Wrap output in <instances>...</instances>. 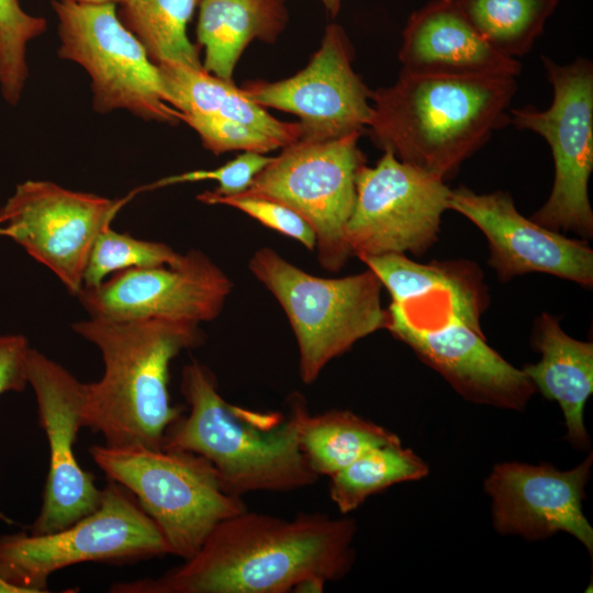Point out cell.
<instances>
[{
	"label": "cell",
	"mask_w": 593,
	"mask_h": 593,
	"mask_svg": "<svg viewBox=\"0 0 593 593\" xmlns=\"http://www.w3.org/2000/svg\"><path fill=\"white\" fill-rule=\"evenodd\" d=\"M356 523L322 513L292 519L249 512L217 524L201 548L163 575L116 582L113 593H287L320 577L338 581L355 561Z\"/></svg>",
	"instance_id": "1"
},
{
	"label": "cell",
	"mask_w": 593,
	"mask_h": 593,
	"mask_svg": "<svg viewBox=\"0 0 593 593\" xmlns=\"http://www.w3.org/2000/svg\"><path fill=\"white\" fill-rule=\"evenodd\" d=\"M180 389L189 413L169 426L161 449L202 456L237 496L291 492L317 482L300 447V427L309 412L302 395L292 394L286 412L234 405L220 394L212 371L197 360L183 367Z\"/></svg>",
	"instance_id": "2"
},
{
	"label": "cell",
	"mask_w": 593,
	"mask_h": 593,
	"mask_svg": "<svg viewBox=\"0 0 593 593\" xmlns=\"http://www.w3.org/2000/svg\"><path fill=\"white\" fill-rule=\"evenodd\" d=\"M515 77H455L406 70L371 90L367 127L373 144L399 160L447 180L492 135L511 124Z\"/></svg>",
	"instance_id": "3"
},
{
	"label": "cell",
	"mask_w": 593,
	"mask_h": 593,
	"mask_svg": "<svg viewBox=\"0 0 593 593\" xmlns=\"http://www.w3.org/2000/svg\"><path fill=\"white\" fill-rule=\"evenodd\" d=\"M72 331L97 346L104 371L85 383L83 425L112 447L161 449L167 429L183 413L169 398V366L202 344L199 325L161 318L75 322Z\"/></svg>",
	"instance_id": "4"
},
{
	"label": "cell",
	"mask_w": 593,
	"mask_h": 593,
	"mask_svg": "<svg viewBox=\"0 0 593 593\" xmlns=\"http://www.w3.org/2000/svg\"><path fill=\"white\" fill-rule=\"evenodd\" d=\"M248 267L290 322L299 349L300 378L306 384L358 340L387 328L383 287L369 268L340 278H322L269 247L256 250Z\"/></svg>",
	"instance_id": "5"
},
{
	"label": "cell",
	"mask_w": 593,
	"mask_h": 593,
	"mask_svg": "<svg viewBox=\"0 0 593 593\" xmlns=\"http://www.w3.org/2000/svg\"><path fill=\"white\" fill-rule=\"evenodd\" d=\"M97 466L138 501L163 533L170 555L191 558L222 521L247 510L224 488L212 463L184 450L93 445Z\"/></svg>",
	"instance_id": "6"
},
{
	"label": "cell",
	"mask_w": 593,
	"mask_h": 593,
	"mask_svg": "<svg viewBox=\"0 0 593 593\" xmlns=\"http://www.w3.org/2000/svg\"><path fill=\"white\" fill-rule=\"evenodd\" d=\"M170 555L155 522L135 496L109 479L98 508L59 530L0 536V574L31 593H47L49 577L82 562L134 563Z\"/></svg>",
	"instance_id": "7"
},
{
	"label": "cell",
	"mask_w": 593,
	"mask_h": 593,
	"mask_svg": "<svg viewBox=\"0 0 593 593\" xmlns=\"http://www.w3.org/2000/svg\"><path fill=\"white\" fill-rule=\"evenodd\" d=\"M52 7L58 20L57 55L88 74L94 112L124 110L145 121L182 122L181 112L167 101L158 66L121 22L116 4L52 0Z\"/></svg>",
	"instance_id": "8"
},
{
	"label": "cell",
	"mask_w": 593,
	"mask_h": 593,
	"mask_svg": "<svg viewBox=\"0 0 593 593\" xmlns=\"http://www.w3.org/2000/svg\"><path fill=\"white\" fill-rule=\"evenodd\" d=\"M541 60L552 87L551 104L546 110L533 105L510 110L511 124L542 136L553 158L551 192L530 219L546 228L589 239L593 236L589 198L593 170V64L585 57L566 65L545 56Z\"/></svg>",
	"instance_id": "9"
},
{
	"label": "cell",
	"mask_w": 593,
	"mask_h": 593,
	"mask_svg": "<svg viewBox=\"0 0 593 593\" xmlns=\"http://www.w3.org/2000/svg\"><path fill=\"white\" fill-rule=\"evenodd\" d=\"M360 134L298 142L254 178L240 194L277 201L303 217L316 236L317 259L328 271L340 270L351 257L345 228L356 202V179L363 153Z\"/></svg>",
	"instance_id": "10"
},
{
	"label": "cell",
	"mask_w": 593,
	"mask_h": 593,
	"mask_svg": "<svg viewBox=\"0 0 593 593\" xmlns=\"http://www.w3.org/2000/svg\"><path fill=\"white\" fill-rule=\"evenodd\" d=\"M387 311L385 329L467 401L521 411L535 394L523 369L491 348L484 335L462 322L447 300L390 303Z\"/></svg>",
	"instance_id": "11"
},
{
	"label": "cell",
	"mask_w": 593,
	"mask_h": 593,
	"mask_svg": "<svg viewBox=\"0 0 593 593\" xmlns=\"http://www.w3.org/2000/svg\"><path fill=\"white\" fill-rule=\"evenodd\" d=\"M450 194L441 178L383 152L376 166L365 164L357 174L345 228L351 256L424 255L438 239Z\"/></svg>",
	"instance_id": "12"
},
{
	"label": "cell",
	"mask_w": 593,
	"mask_h": 593,
	"mask_svg": "<svg viewBox=\"0 0 593 593\" xmlns=\"http://www.w3.org/2000/svg\"><path fill=\"white\" fill-rule=\"evenodd\" d=\"M134 193L112 200L47 180H26L0 209V236L24 248L77 296L97 236Z\"/></svg>",
	"instance_id": "13"
},
{
	"label": "cell",
	"mask_w": 593,
	"mask_h": 593,
	"mask_svg": "<svg viewBox=\"0 0 593 593\" xmlns=\"http://www.w3.org/2000/svg\"><path fill=\"white\" fill-rule=\"evenodd\" d=\"M353 57L344 30L329 24L320 48L301 71L279 81H247L240 89L264 108L295 114L302 141L362 135L372 115L371 90L353 69Z\"/></svg>",
	"instance_id": "14"
},
{
	"label": "cell",
	"mask_w": 593,
	"mask_h": 593,
	"mask_svg": "<svg viewBox=\"0 0 593 593\" xmlns=\"http://www.w3.org/2000/svg\"><path fill=\"white\" fill-rule=\"evenodd\" d=\"M27 381L34 390L38 424L49 446V463L41 511L29 527L35 535L65 528L94 512L101 490L77 461L75 444L83 427L85 383L58 362L30 348Z\"/></svg>",
	"instance_id": "15"
},
{
	"label": "cell",
	"mask_w": 593,
	"mask_h": 593,
	"mask_svg": "<svg viewBox=\"0 0 593 593\" xmlns=\"http://www.w3.org/2000/svg\"><path fill=\"white\" fill-rule=\"evenodd\" d=\"M231 290L227 275L204 253L191 249L178 265L122 270L77 298L91 317L199 325L220 315Z\"/></svg>",
	"instance_id": "16"
},
{
	"label": "cell",
	"mask_w": 593,
	"mask_h": 593,
	"mask_svg": "<svg viewBox=\"0 0 593 593\" xmlns=\"http://www.w3.org/2000/svg\"><path fill=\"white\" fill-rule=\"evenodd\" d=\"M593 457L561 471L556 467L502 462L484 480L492 524L501 535L541 540L564 532L592 555L593 528L583 513Z\"/></svg>",
	"instance_id": "17"
},
{
	"label": "cell",
	"mask_w": 593,
	"mask_h": 593,
	"mask_svg": "<svg viewBox=\"0 0 593 593\" xmlns=\"http://www.w3.org/2000/svg\"><path fill=\"white\" fill-rule=\"evenodd\" d=\"M449 210L467 217L485 235L489 265L501 281L541 272L593 286V250L586 242L566 237L525 217L507 192L477 193L459 187L451 190Z\"/></svg>",
	"instance_id": "18"
},
{
	"label": "cell",
	"mask_w": 593,
	"mask_h": 593,
	"mask_svg": "<svg viewBox=\"0 0 593 593\" xmlns=\"http://www.w3.org/2000/svg\"><path fill=\"white\" fill-rule=\"evenodd\" d=\"M399 59L403 70L455 77H517L518 59L496 52L461 12L456 0H433L409 18Z\"/></svg>",
	"instance_id": "19"
},
{
	"label": "cell",
	"mask_w": 593,
	"mask_h": 593,
	"mask_svg": "<svg viewBox=\"0 0 593 593\" xmlns=\"http://www.w3.org/2000/svg\"><path fill=\"white\" fill-rule=\"evenodd\" d=\"M532 345L541 357L537 363L525 365L523 371L536 391L559 404L567 440L578 450H589L583 413L593 392V343L569 336L558 320L545 312L535 323Z\"/></svg>",
	"instance_id": "20"
},
{
	"label": "cell",
	"mask_w": 593,
	"mask_h": 593,
	"mask_svg": "<svg viewBox=\"0 0 593 593\" xmlns=\"http://www.w3.org/2000/svg\"><path fill=\"white\" fill-rule=\"evenodd\" d=\"M376 273L391 295V302L446 299L455 314L483 334L481 316L489 304L484 275L469 260H434L419 264L403 254H388L360 259Z\"/></svg>",
	"instance_id": "21"
},
{
	"label": "cell",
	"mask_w": 593,
	"mask_h": 593,
	"mask_svg": "<svg viewBox=\"0 0 593 593\" xmlns=\"http://www.w3.org/2000/svg\"><path fill=\"white\" fill-rule=\"evenodd\" d=\"M284 0H201L198 46L204 48L203 68L227 81L247 45L275 42L284 30Z\"/></svg>",
	"instance_id": "22"
},
{
	"label": "cell",
	"mask_w": 593,
	"mask_h": 593,
	"mask_svg": "<svg viewBox=\"0 0 593 593\" xmlns=\"http://www.w3.org/2000/svg\"><path fill=\"white\" fill-rule=\"evenodd\" d=\"M168 103L182 114H205L240 122L276 139L281 147L301 138L299 122L279 121L248 99L240 87L206 71L181 64L157 65Z\"/></svg>",
	"instance_id": "23"
},
{
	"label": "cell",
	"mask_w": 593,
	"mask_h": 593,
	"mask_svg": "<svg viewBox=\"0 0 593 593\" xmlns=\"http://www.w3.org/2000/svg\"><path fill=\"white\" fill-rule=\"evenodd\" d=\"M401 443L391 430L346 410L305 414L300 447L314 473L331 477L367 450Z\"/></svg>",
	"instance_id": "24"
},
{
	"label": "cell",
	"mask_w": 593,
	"mask_h": 593,
	"mask_svg": "<svg viewBox=\"0 0 593 593\" xmlns=\"http://www.w3.org/2000/svg\"><path fill=\"white\" fill-rule=\"evenodd\" d=\"M200 1L124 0L116 12L155 65L174 63L200 68L201 48L187 35V25Z\"/></svg>",
	"instance_id": "25"
},
{
	"label": "cell",
	"mask_w": 593,
	"mask_h": 593,
	"mask_svg": "<svg viewBox=\"0 0 593 593\" xmlns=\"http://www.w3.org/2000/svg\"><path fill=\"white\" fill-rule=\"evenodd\" d=\"M427 463L401 443L373 447L331 475L329 497L343 515L394 484L428 474Z\"/></svg>",
	"instance_id": "26"
},
{
	"label": "cell",
	"mask_w": 593,
	"mask_h": 593,
	"mask_svg": "<svg viewBox=\"0 0 593 593\" xmlns=\"http://www.w3.org/2000/svg\"><path fill=\"white\" fill-rule=\"evenodd\" d=\"M461 12L496 52L526 55L542 34L559 0H456Z\"/></svg>",
	"instance_id": "27"
},
{
	"label": "cell",
	"mask_w": 593,
	"mask_h": 593,
	"mask_svg": "<svg viewBox=\"0 0 593 593\" xmlns=\"http://www.w3.org/2000/svg\"><path fill=\"white\" fill-rule=\"evenodd\" d=\"M183 257L170 246L103 228L90 250L82 278V289L94 288L105 277L130 268L175 266Z\"/></svg>",
	"instance_id": "28"
},
{
	"label": "cell",
	"mask_w": 593,
	"mask_h": 593,
	"mask_svg": "<svg viewBox=\"0 0 593 593\" xmlns=\"http://www.w3.org/2000/svg\"><path fill=\"white\" fill-rule=\"evenodd\" d=\"M46 20L27 13L19 0H0V93L11 107L21 101L29 78V44L46 31Z\"/></svg>",
	"instance_id": "29"
},
{
	"label": "cell",
	"mask_w": 593,
	"mask_h": 593,
	"mask_svg": "<svg viewBox=\"0 0 593 593\" xmlns=\"http://www.w3.org/2000/svg\"><path fill=\"white\" fill-rule=\"evenodd\" d=\"M197 198L205 204H223L237 209L264 226L298 240L310 251L315 250L316 236L310 224L296 212L277 201L244 194L221 197L212 191H204Z\"/></svg>",
	"instance_id": "30"
},
{
	"label": "cell",
	"mask_w": 593,
	"mask_h": 593,
	"mask_svg": "<svg viewBox=\"0 0 593 593\" xmlns=\"http://www.w3.org/2000/svg\"><path fill=\"white\" fill-rule=\"evenodd\" d=\"M181 121L198 133L203 146L214 155L230 150L266 154L281 147L267 134L230 119L205 114H182Z\"/></svg>",
	"instance_id": "31"
},
{
	"label": "cell",
	"mask_w": 593,
	"mask_h": 593,
	"mask_svg": "<svg viewBox=\"0 0 593 593\" xmlns=\"http://www.w3.org/2000/svg\"><path fill=\"white\" fill-rule=\"evenodd\" d=\"M272 156H266L255 152H244L236 158L214 169H200L161 178L142 190H153L167 186L213 180L219 182L217 188L212 190L216 195L231 197L243 193L271 160Z\"/></svg>",
	"instance_id": "32"
},
{
	"label": "cell",
	"mask_w": 593,
	"mask_h": 593,
	"mask_svg": "<svg viewBox=\"0 0 593 593\" xmlns=\"http://www.w3.org/2000/svg\"><path fill=\"white\" fill-rule=\"evenodd\" d=\"M30 345L23 335H0V395L5 392L23 391L27 381L26 359ZM0 521L8 525L14 521L0 512Z\"/></svg>",
	"instance_id": "33"
},
{
	"label": "cell",
	"mask_w": 593,
	"mask_h": 593,
	"mask_svg": "<svg viewBox=\"0 0 593 593\" xmlns=\"http://www.w3.org/2000/svg\"><path fill=\"white\" fill-rule=\"evenodd\" d=\"M327 582L320 577L307 578L300 583H298L292 592L298 593H320L323 592L324 586Z\"/></svg>",
	"instance_id": "34"
},
{
	"label": "cell",
	"mask_w": 593,
	"mask_h": 593,
	"mask_svg": "<svg viewBox=\"0 0 593 593\" xmlns=\"http://www.w3.org/2000/svg\"><path fill=\"white\" fill-rule=\"evenodd\" d=\"M0 593H31L27 589L18 586L0 574Z\"/></svg>",
	"instance_id": "35"
},
{
	"label": "cell",
	"mask_w": 593,
	"mask_h": 593,
	"mask_svg": "<svg viewBox=\"0 0 593 593\" xmlns=\"http://www.w3.org/2000/svg\"><path fill=\"white\" fill-rule=\"evenodd\" d=\"M343 0H321V2L325 5L326 10L333 15H337V13L340 10Z\"/></svg>",
	"instance_id": "36"
},
{
	"label": "cell",
	"mask_w": 593,
	"mask_h": 593,
	"mask_svg": "<svg viewBox=\"0 0 593 593\" xmlns=\"http://www.w3.org/2000/svg\"><path fill=\"white\" fill-rule=\"evenodd\" d=\"M77 3H86V4H104V3H114L120 4L124 0H70Z\"/></svg>",
	"instance_id": "37"
}]
</instances>
